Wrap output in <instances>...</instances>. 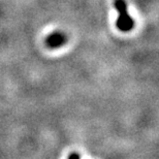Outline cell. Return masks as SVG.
I'll list each match as a JSON object with an SVG mask.
<instances>
[{"label":"cell","mask_w":159,"mask_h":159,"mask_svg":"<svg viewBox=\"0 0 159 159\" xmlns=\"http://www.w3.org/2000/svg\"><path fill=\"white\" fill-rule=\"evenodd\" d=\"M115 7L119 12V17L116 21L117 28L123 32H128L134 27V21L128 14L126 1L125 0H115Z\"/></svg>","instance_id":"cell-1"},{"label":"cell","mask_w":159,"mask_h":159,"mask_svg":"<svg viewBox=\"0 0 159 159\" xmlns=\"http://www.w3.org/2000/svg\"><path fill=\"white\" fill-rule=\"evenodd\" d=\"M65 43H66V36L62 32H59V31H56V32L50 34L46 39L47 46L49 48H52V49L61 47Z\"/></svg>","instance_id":"cell-2"},{"label":"cell","mask_w":159,"mask_h":159,"mask_svg":"<svg viewBox=\"0 0 159 159\" xmlns=\"http://www.w3.org/2000/svg\"><path fill=\"white\" fill-rule=\"evenodd\" d=\"M68 159H80V155L78 153H72L70 154V156H69Z\"/></svg>","instance_id":"cell-3"}]
</instances>
